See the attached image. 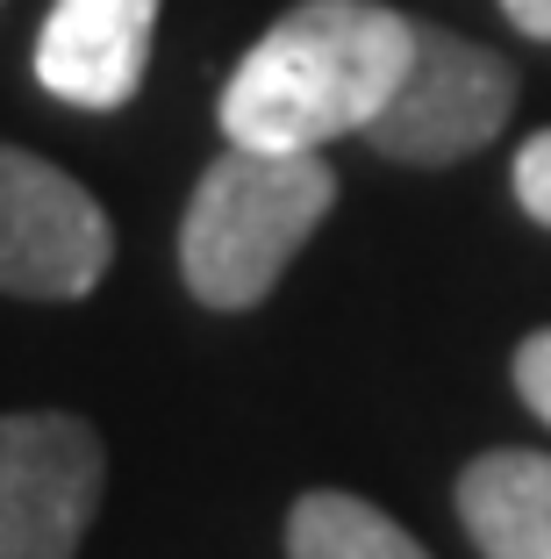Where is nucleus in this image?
Segmentation results:
<instances>
[{"instance_id":"obj_1","label":"nucleus","mask_w":551,"mask_h":559,"mask_svg":"<svg viewBox=\"0 0 551 559\" xmlns=\"http://www.w3.org/2000/svg\"><path fill=\"white\" fill-rule=\"evenodd\" d=\"M408 50L416 15L387 0H301L243 50L215 122L243 151H323L366 136L402 86Z\"/></svg>"},{"instance_id":"obj_2","label":"nucleus","mask_w":551,"mask_h":559,"mask_svg":"<svg viewBox=\"0 0 551 559\" xmlns=\"http://www.w3.org/2000/svg\"><path fill=\"white\" fill-rule=\"evenodd\" d=\"M337 201V173L323 151H243L229 144L223 158L194 180L187 223H179V280L201 309H259L273 295L315 223Z\"/></svg>"},{"instance_id":"obj_3","label":"nucleus","mask_w":551,"mask_h":559,"mask_svg":"<svg viewBox=\"0 0 551 559\" xmlns=\"http://www.w3.org/2000/svg\"><path fill=\"white\" fill-rule=\"evenodd\" d=\"M508 116H516V66L502 50L416 22L408 72L387 94V108L366 122V144L394 165H458L494 144Z\"/></svg>"},{"instance_id":"obj_4","label":"nucleus","mask_w":551,"mask_h":559,"mask_svg":"<svg viewBox=\"0 0 551 559\" xmlns=\"http://www.w3.org/2000/svg\"><path fill=\"white\" fill-rule=\"evenodd\" d=\"M108 488V444L86 416H0V559H80Z\"/></svg>"},{"instance_id":"obj_5","label":"nucleus","mask_w":551,"mask_h":559,"mask_svg":"<svg viewBox=\"0 0 551 559\" xmlns=\"http://www.w3.org/2000/svg\"><path fill=\"white\" fill-rule=\"evenodd\" d=\"M115 230L65 165L0 144V295L80 301L108 280Z\"/></svg>"},{"instance_id":"obj_6","label":"nucleus","mask_w":551,"mask_h":559,"mask_svg":"<svg viewBox=\"0 0 551 559\" xmlns=\"http://www.w3.org/2000/svg\"><path fill=\"white\" fill-rule=\"evenodd\" d=\"M158 0H58L36 36V80L65 108H122L151 66Z\"/></svg>"},{"instance_id":"obj_7","label":"nucleus","mask_w":551,"mask_h":559,"mask_svg":"<svg viewBox=\"0 0 551 559\" xmlns=\"http://www.w3.org/2000/svg\"><path fill=\"white\" fill-rule=\"evenodd\" d=\"M458 524L480 559H551V452H480L458 474Z\"/></svg>"},{"instance_id":"obj_8","label":"nucleus","mask_w":551,"mask_h":559,"mask_svg":"<svg viewBox=\"0 0 551 559\" xmlns=\"http://www.w3.org/2000/svg\"><path fill=\"white\" fill-rule=\"evenodd\" d=\"M287 559H430V552L366 495L315 488L287 510Z\"/></svg>"},{"instance_id":"obj_9","label":"nucleus","mask_w":551,"mask_h":559,"mask_svg":"<svg viewBox=\"0 0 551 559\" xmlns=\"http://www.w3.org/2000/svg\"><path fill=\"white\" fill-rule=\"evenodd\" d=\"M508 180H516V201H523V215L551 230V130H537L530 144L516 151V173H508Z\"/></svg>"},{"instance_id":"obj_10","label":"nucleus","mask_w":551,"mask_h":559,"mask_svg":"<svg viewBox=\"0 0 551 559\" xmlns=\"http://www.w3.org/2000/svg\"><path fill=\"white\" fill-rule=\"evenodd\" d=\"M516 395L551 424V323L530 330V337L516 345Z\"/></svg>"},{"instance_id":"obj_11","label":"nucleus","mask_w":551,"mask_h":559,"mask_svg":"<svg viewBox=\"0 0 551 559\" xmlns=\"http://www.w3.org/2000/svg\"><path fill=\"white\" fill-rule=\"evenodd\" d=\"M502 15L516 22L530 44H551V0H502Z\"/></svg>"}]
</instances>
